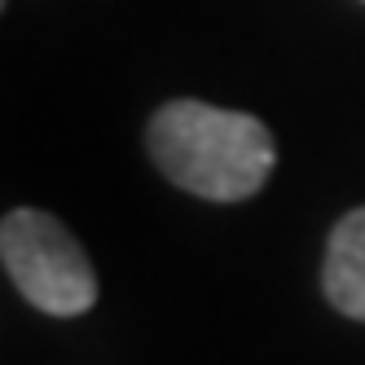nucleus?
<instances>
[{
    "label": "nucleus",
    "instance_id": "f03ea898",
    "mask_svg": "<svg viewBox=\"0 0 365 365\" xmlns=\"http://www.w3.org/2000/svg\"><path fill=\"white\" fill-rule=\"evenodd\" d=\"M0 259L18 295L48 317H80L97 304V273L62 220L18 207L0 225Z\"/></svg>",
    "mask_w": 365,
    "mask_h": 365
},
{
    "label": "nucleus",
    "instance_id": "f257e3e1",
    "mask_svg": "<svg viewBox=\"0 0 365 365\" xmlns=\"http://www.w3.org/2000/svg\"><path fill=\"white\" fill-rule=\"evenodd\" d=\"M150 159L172 185L212 202H242L264 190L277 163L273 133L255 115L207 101H168L150 119Z\"/></svg>",
    "mask_w": 365,
    "mask_h": 365
},
{
    "label": "nucleus",
    "instance_id": "7ed1b4c3",
    "mask_svg": "<svg viewBox=\"0 0 365 365\" xmlns=\"http://www.w3.org/2000/svg\"><path fill=\"white\" fill-rule=\"evenodd\" d=\"M322 291L344 317L365 322V207H356L334 225L326 242Z\"/></svg>",
    "mask_w": 365,
    "mask_h": 365
}]
</instances>
